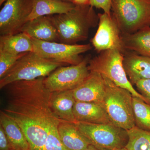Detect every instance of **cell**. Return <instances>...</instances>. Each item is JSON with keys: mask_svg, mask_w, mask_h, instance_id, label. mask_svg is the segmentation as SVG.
<instances>
[{"mask_svg": "<svg viewBox=\"0 0 150 150\" xmlns=\"http://www.w3.org/2000/svg\"><path fill=\"white\" fill-rule=\"evenodd\" d=\"M44 78L18 81L6 87L7 101L2 110L21 128L30 150H44L49 128L62 121L51 111V92L44 85Z\"/></svg>", "mask_w": 150, "mask_h": 150, "instance_id": "6da1fadb", "label": "cell"}, {"mask_svg": "<svg viewBox=\"0 0 150 150\" xmlns=\"http://www.w3.org/2000/svg\"><path fill=\"white\" fill-rule=\"evenodd\" d=\"M7 0H0V6H1L3 3L5 2Z\"/></svg>", "mask_w": 150, "mask_h": 150, "instance_id": "4dcf8cb0", "label": "cell"}, {"mask_svg": "<svg viewBox=\"0 0 150 150\" xmlns=\"http://www.w3.org/2000/svg\"><path fill=\"white\" fill-rule=\"evenodd\" d=\"M122 38L126 50L150 57V26L132 34L122 33Z\"/></svg>", "mask_w": 150, "mask_h": 150, "instance_id": "ffe728a7", "label": "cell"}, {"mask_svg": "<svg viewBox=\"0 0 150 150\" xmlns=\"http://www.w3.org/2000/svg\"><path fill=\"white\" fill-rule=\"evenodd\" d=\"M74 3L64 0H33L28 21L40 16L67 13L74 8Z\"/></svg>", "mask_w": 150, "mask_h": 150, "instance_id": "ac0fdd59", "label": "cell"}, {"mask_svg": "<svg viewBox=\"0 0 150 150\" xmlns=\"http://www.w3.org/2000/svg\"><path fill=\"white\" fill-rule=\"evenodd\" d=\"M0 125L4 128L14 150H30L21 128L2 110L0 112Z\"/></svg>", "mask_w": 150, "mask_h": 150, "instance_id": "d6986e66", "label": "cell"}, {"mask_svg": "<svg viewBox=\"0 0 150 150\" xmlns=\"http://www.w3.org/2000/svg\"><path fill=\"white\" fill-rule=\"evenodd\" d=\"M76 125L92 144L115 150L125 148L128 140L126 130L112 123H91L77 122Z\"/></svg>", "mask_w": 150, "mask_h": 150, "instance_id": "52a82bcc", "label": "cell"}, {"mask_svg": "<svg viewBox=\"0 0 150 150\" xmlns=\"http://www.w3.org/2000/svg\"><path fill=\"white\" fill-rule=\"evenodd\" d=\"M73 113L76 122L96 124L112 123L104 105L98 103L76 101Z\"/></svg>", "mask_w": 150, "mask_h": 150, "instance_id": "5bb4252c", "label": "cell"}, {"mask_svg": "<svg viewBox=\"0 0 150 150\" xmlns=\"http://www.w3.org/2000/svg\"><path fill=\"white\" fill-rule=\"evenodd\" d=\"M76 101L72 90L51 92L50 108L54 115L61 121L76 123L73 113Z\"/></svg>", "mask_w": 150, "mask_h": 150, "instance_id": "2e32d148", "label": "cell"}, {"mask_svg": "<svg viewBox=\"0 0 150 150\" xmlns=\"http://www.w3.org/2000/svg\"><path fill=\"white\" fill-rule=\"evenodd\" d=\"M26 53L14 54L0 51V79L6 74L20 58Z\"/></svg>", "mask_w": 150, "mask_h": 150, "instance_id": "d4e9b609", "label": "cell"}, {"mask_svg": "<svg viewBox=\"0 0 150 150\" xmlns=\"http://www.w3.org/2000/svg\"><path fill=\"white\" fill-rule=\"evenodd\" d=\"M33 0H7L0 11L1 35L20 33L32 10Z\"/></svg>", "mask_w": 150, "mask_h": 150, "instance_id": "8fae6325", "label": "cell"}, {"mask_svg": "<svg viewBox=\"0 0 150 150\" xmlns=\"http://www.w3.org/2000/svg\"><path fill=\"white\" fill-rule=\"evenodd\" d=\"M33 52L45 59L66 64L77 65L83 60L81 54L92 48L91 44H69L31 38Z\"/></svg>", "mask_w": 150, "mask_h": 150, "instance_id": "ba28073f", "label": "cell"}, {"mask_svg": "<svg viewBox=\"0 0 150 150\" xmlns=\"http://www.w3.org/2000/svg\"><path fill=\"white\" fill-rule=\"evenodd\" d=\"M64 1H67L70 2L74 3V2H73V0H64Z\"/></svg>", "mask_w": 150, "mask_h": 150, "instance_id": "d6a6232c", "label": "cell"}, {"mask_svg": "<svg viewBox=\"0 0 150 150\" xmlns=\"http://www.w3.org/2000/svg\"><path fill=\"white\" fill-rule=\"evenodd\" d=\"M115 150H128L125 148H122V149H116Z\"/></svg>", "mask_w": 150, "mask_h": 150, "instance_id": "1f68e13d", "label": "cell"}, {"mask_svg": "<svg viewBox=\"0 0 150 150\" xmlns=\"http://www.w3.org/2000/svg\"><path fill=\"white\" fill-rule=\"evenodd\" d=\"M111 0H90V5L97 8L102 9L104 12L111 14Z\"/></svg>", "mask_w": 150, "mask_h": 150, "instance_id": "4316f807", "label": "cell"}, {"mask_svg": "<svg viewBox=\"0 0 150 150\" xmlns=\"http://www.w3.org/2000/svg\"><path fill=\"white\" fill-rule=\"evenodd\" d=\"M66 65L45 59L34 52H27L0 79V88L1 89L15 82L46 77L57 68Z\"/></svg>", "mask_w": 150, "mask_h": 150, "instance_id": "3957f363", "label": "cell"}, {"mask_svg": "<svg viewBox=\"0 0 150 150\" xmlns=\"http://www.w3.org/2000/svg\"><path fill=\"white\" fill-rule=\"evenodd\" d=\"M60 122L53 124L49 128L44 150H67L59 137L58 126Z\"/></svg>", "mask_w": 150, "mask_h": 150, "instance_id": "cb8c5ba5", "label": "cell"}, {"mask_svg": "<svg viewBox=\"0 0 150 150\" xmlns=\"http://www.w3.org/2000/svg\"><path fill=\"white\" fill-rule=\"evenodd\" d=\"M59 42L77 44L87 39L90 30L98 23V16L90 5H78L67 13L50 16Z\"/></svg>", "mask_w": 150, "mask_h": 150, "instance_id": "7a4b0ae2", "label": "cell"}, {"mask_svg": "<svg viewBox=\"0 0 150 150\" xmlns=\"http://www.w3.org/2000/svg\"><path fill=\"white\" fill-rule=\"evenodd\" d=\"M105 91L103 77L96 72L90 71L84 81L72 92L76 101L98 103L103 105Z\"/></svg>", "mask_w": 150, "mask_h": 150, "instance_id": "7c38bea8", "label": "cell"}, {"mask_svg": "<svg viewBox=\"0 0 150 150\" xmlns=\"http://www.w3.org/2000/svg\"><path fill=\"white\" fill-rule=\"evenodd\" d=\"M88 61V59L86 58L78 64L59 67L44 78L45 86L51 93L73 90L89 74Z\"/></svg>", "mask_w": 150, "mask_h": 150, "instance_id": "9c48e42d", "label": "cell"}, {"mask_svg": "<svg viewBox=\"0 0 150 150\" xmlns=\"http://www.w3.org/2000/svg\"><path fill=\"white\" fill-rule=\"evenodd\" d=\"M74 4L78 5H90V0H73Z\"/></svg>", "mask_w": 150, "mask_h": 150, "instance_id": "f1b7e54d", "label": "cell"}, {"mask_svg": "<svg viewBox=\"0 0 150 150\" xmlns=\"http://www.w3.org/2000/svg\"><path fill=\"white\" fill-rule=\"evenodd\" d=\"M84 150H112L106 148L100 147L97 146L93 144L89 145Z\"/></svg>", "mask_w": 150, "mask_h": 150, "instance_id": "f546056e", "label": "cell"}, {"mask_svg": "<svg viewBox=\"0 0 150 150\" xmlns=\"http://www.w3.org/2000/svg\"><path fill=\"white\" fill-rule=\"evenodd\" d=\"M58 130L61 141L67 150H84L92 144L79 130L76 123L61 121Z\"/></svg>", "mask_w": 150, "mask_h": 150, "instance_id": "e0dca14e", "label": "cell"}, {"mask_svg": "<svg viewBox=\"0 0 150 150\" xmlns=\"http://www.w3.org/2000/svg\"><path fill=\"white\" fill-rule=\"evenodd\" d=\"M123 56L124 54L115 49L103 51L89 60V71L99 73L116 85L129 91L133 97L142 98L149 104L144 97L134 88L127 77L123 67Z\"/></svg>", "mask_w": 150, "mask_h": 150, "instance_id": "5b68a950", "label": "cell"}, {"mask_svg": "<svg viewBox=\"0 0 150 150\" xmlns=\"http://www.w3.org/2000/svg\"><path fill=\"white\" fill-rule=\"evenodd\" d=\"M0 150H13L2 126L0 125Z\"/></svg>", "mask_w": 150, "mask_h": 150, "instance_id": "83f0119b", "label": "cell"}, {"mask_svg": "<svg viewBox=\"0 0 150 150\" xmlns=\"http://www.w3.org/2000/svg\"><path fill=\"white\" fill-rule=\"evenodd\" d=\"M128 140L125 148L128 150H150V131L137 126L127 131Z\"/></svg>", "mask_w": 150, "mask_h": 150, "instance_id": "7402d4cb", "label": "cell"}, {"mask_svg": "<svg viewBox=\"0 0 150 150\" xmlns=\"http://www.w3.org/2000/svg\"><path fill=\"white\" fill-rule=\"evenodd\" d=\"M111 10L122 33L150 26V0H111Z\"/></svg>", "mask_w": 150, "mask_h": 150, "instance_id": "8992f818", "label": "cell"}, {"mask_svg": "<svg viewBox=\"0 0 150 150\" xmlns=\"http://www.w3.org/2000/svg\"><path fill=\"white\" fill-rule=\"evenodd\" d=\"M123 65L132 84L142 80L150 79V57L126 52L123 56Z\"/></svg>", "mask_w": 150, "mask_h": 150, "instance_id": "9a60e30c", "label": "cell"}, {"mask_svg": "<svg viewBox=\"0 0 150 150\" xmlns=\"http://www.w3.org/2000/svg\"><path fill=\"white\" fill-rule=\"evenodd\" d=\"M98 26L92 38V45L98 54L103 51L115 49L124 54L126 50L122 38V32L112 14H98Z\"/></svg>", "mask_w": 150, "mask_h": 150, "instance_id": "30bf717a", "label": "cell"}, {"mask_svg": "<svg viewBox=\"0 0 150 150\" xmlns=\"http://www.w3.org/2000/svg\"><path fill=\"white\" fill-rule=\"evenodd\" d=\"M103 77L105 86L103 105L110 121L126 131L134 128L136 124L131 93Z\"/></svg>", "mask_w": 150, "mask_h": 150, "instance_id": "277c9868", "label": "cell"}, {"mask_svg": "<svg viewBox=\"0 0 150 150\" xmlns=\"http://www.w3.org/2000/svg\"></svg>", "mask_w": 150, "mask_h": 150, "instance_id": "836d02e7", "label": "cell"}, {"mask_svg": "<svg viewBox=\"0 0 150 150\" xmlns=\"http://www.w3.org/2000/svg\"><path fill=\"white\" fill-rule=\"evenodd\" d=\"M0 51L14 54L33 52V43L31 38L24 33L1 35Z\"/></svg>", "mask_w": 150, "mask_h": 150, "instance_id": "44dd1931", "label": "cell"}, {"mask_svg": "<svg viewBox=\"0 0 150 150\" xmlns=\"http://www.w3.org/2000/svg\"><path fill=\"white\" fill-rule=\"evenodd\" d=\"M21 32L31 38L48 42H59V35L50 16L39 17L28 21Z\"/></svg>", "mask_w": 150, "mask_h": 150, "instance_id": "4fadbf2b", "label": "cell"}, {"mask_svg": "<svg viewBox=\"0 0 150 150\" xmlns=\"http://www.w3.org/2000/svg\"><path fill=\"white\" fill-rule=\"evenodd\" d=\"M132 102L136 126L150 131V104L137 97L133 96Z\"/></svg>", "mask_w": 150, "mask_h": 150, "instance_id": "603a6c76", "label": "cell"}, {"mask_svg": "<svg viewBox=\"0 0 150 150\" xmlns=\"http://www.w3.org/2000/svg\"><path fill=\"white\" fill-rule=\"evenodd\" d=\"M141 94L144 97L150 104V79L138 81L135 84Z\"/></svg>", "mask_w": 150, "mask_h": 150, "instance_id": "484cf974", "label": "cell"}]
</instances>
